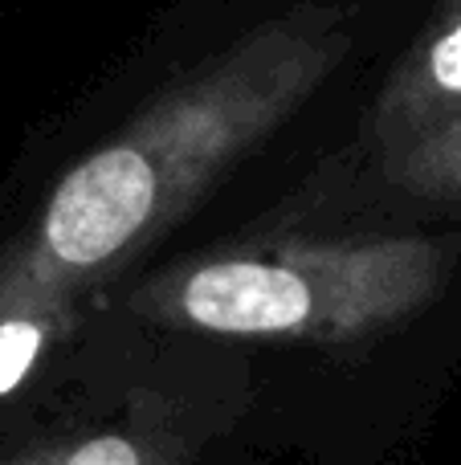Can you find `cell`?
Here are the masks:
<instances>
[{
	"instance_id": "obj_3",
	"label": "cell",
	"mask_w": 461,
	"mask_h": 465,
	"mask_svg": "<svg viewBox=\"0 0 461 465\" xmlns=\"http://www.w3.org/2000/svg\"><path fill=\"white\" fill-rule=\"evenodd\" d=\"M37 347H41L37 322H25V319L0 322V396L21 384V376L37 360Z\"/></svg>"
},
{
	"instance_id": "obj_5",
	"label": "cell",
	"mask_w": 461,
	"mask_h": 465,
	"mask_svg": "<svg viewBox=\"0 0 461 465\" xmlns=\"http://www.w3.org/2000/svg\"><path fill=\"white\" fill-rule=\"evenodd\" d=\"M433 78L449 90H461V25L454 33H446L433 49Z\"/></svg>"
},
{
	"instance_id": "obj_2",
	"label": "cell",
	"mask_w": 461,
	"mask_h": 465,
	"mask_svg": "<svg viewBox=\"0 0 461 465\" xmlns=\"http://www.w3.org/2000/svg\"><path fill=\"white\" fill-rule=\"evenodd\" d=\"M192 322L229 335H274L310 319V290L299 273L266 262H221L201 270L184 290Z\"/></svg>"
},
{
	"instance_id": "obj_1",
	"label": "cell",
	"mask_w": 461,
	"mask_h": 465,
	"mask_svg": "<svg viewBox=\"0 0 461 465\" xmlns=\"http://www.w3.org/2000/svg\"><path fill=\"white\" fill-rule=\"evenodd\" d=\"M155 204V172L131 147H114L65 176L45 213V241L62 262L94 265L119 253Z\"/></svg>"
},
{
	"instance_id": "obj_4",
	"label": "cell",
	"mask_w": 461,
	"mask_h": 465,
	"mask_svg": "<svg viewBox=\"0 0 461 465\" xmlns=\"http://www.w3.org/2000/svg\"><path fill=\"white\" fill-rule=\"evenodd\" d=\"M54 465H143L139 450L123 437H94V441L74 445L65 458H57Z\"/></svg>"
}]
</instances>
